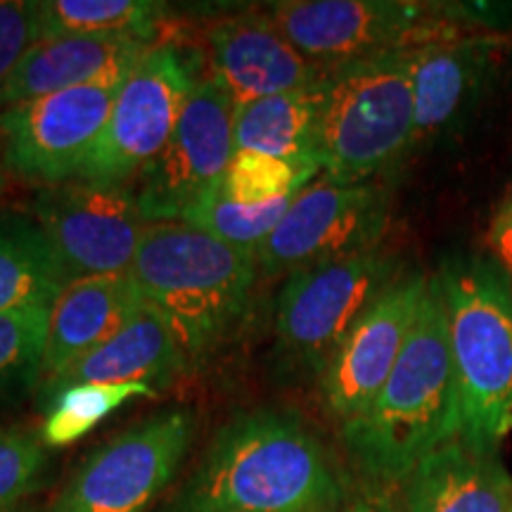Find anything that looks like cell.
<instances>
[{
	"label": "cell",
	"mask_w": 512,
	"mask_h": 512,
	"mask_svg": "<svg viewBox=\"0 0 512 512\" xmlns=\"http://www.w3.org/2000/svg\"><path fill=\"white\" fill-rule=\"evenodd\" d=\"M460 437V401L444 299L430 275L411 335L380 394L342 425L354 470L377 489L403 484L437 448Z\"/></svg>",
	"instance_id": "6da1fadb"
},
{
	"label": "cell",
	"mask_w": 512,
	"mask_h": 512,
	"mask_svg": "<svg viewBox=\"0 0 512 512\" xmlns=\"http://www.w3.org/2000/svg\"><path fill=\"white\" fill-rule=\"evenodd\" d=\"M344 489L297 415L249 411L216 432L178 498L181 512H337Z\"/></svg>",
	"instance_id": "7a4b0ae2"
},
{
	"label": "cell",
	"mask_w": 512,
	"mask_h": 512,
	"mask_svg": "<svg viewBox=\"0 0 512 512\" xmlns=\"http://www.w3.org/2000/svg\"><path fill=\"white\" fill-rule=\"evenodd\" d=\"M256 256L183 221L150 223L128 275L169 323L188 370L202 368L247 313Z\"/></svg>",
	"instance_id": "3957f363"
},
{
	"label": "cell",
	"mask_w": 512,
	"mask_h": 512,
	"mask_svg": "<svg viewBox=\"0 0 512 512\" xmlns=\"http://www.w3.org/2000/svg\"><path fill=\"white\" fill-rule=\"evenodd\" d=\"M437 283L458 382V439L494 456L512 430V278L491 256L453 254Z\"/></svg>",
	"instance_id": "277c9868"
},
{
	"label": "cell",
	"mask_w": 512,
	"mask_h": 512,
	"mask_svg": "<svg viewBox=\"0 0 512 512\" xmlns=\"http://www.w3.org/2000/svg\"><path fill=\"white\" fill-rule=\"evenodd\" d=\"M415 145L411 50L325 69L318 162L339 183H368Z\"/></svg>",
	"instance_id": "5b68a950"
},
{
	"label": "cell",
	"mask_w": 512,
	"mask_h": 512,
	"mask_svg": "<svg viewBox=\"0 0 512 512\" xmlns=\"http://www.w3.org/2000/svg\"><path fill=\"white\" fill-rule=\"evenodd\" d=\"M401 275L399 256L382 247L290 273L275 304L280 354L323 375L358 318Z\"/></svg>",
	"instance_id": "8992f818"
},
{
	"label": "cell",
	"mask_w": 512,
	"mask_h": 512,
	"mask_svg": "<svg viewBox=\"0 0 512 512\" xmlns=\"http://www.w3.org/2000/svg\"><path fill=\"white\" fill-rule=\"evenodd\" d=\"M266 15L320 69L413 50L467 31L448 17L444 3L408 0H283L266 5Z\"/></svg>",
	"instance_id": "52a82bcc"
},
{
	"label": "cell",
	"mask_w": 512,
	"mask_h": 512,
	"mask_svg": "<svg viewBox=\"0 0 512 512\" xmlns=\"http://www.w3.org/2000/svg\"><path fill=\"white\" fill-rule=\"evenodd\" d=\"M195 69L174 43H155L121 83L117 100L76 178L131 185L159 155L181 119Z\"/></svg>",
	"instance_id": "ba28073f"
},
{
	"label": "cell",
	"mask_w": 512,
	"mask_h": 512,
	"mask_svg": "<svg viewBox=\"0 0 512 512\" xmlns=\"http://www.w3.org/2000/svg\"><path fill=\"white\" fill-rule=\"evenodd\" d=\"M34 221L67 283L131 271L150 226L133 185L81 178L38 190Z\"/></svg>",
	"instance_id": "9c48e42d"
},
{
	"label": "cell",
	"mask_w": 512,
	"mask_h": 512,
	"mask_svg": "<svg viewBox=\"0 0 512 512\" xmlns=\"http://www.w3.org/2000/svg\"><path fill=\"white\" fill-rule=\"evenodd\" d=\"M235 102L211 74L197 76L181 119L138 176V202L147 223L181 221L204 197L221 188L230 159Z\"/></svg>",
	"instance_id": "30bf717a"
},
{
	"label": "cell",
	"mask_w": 512,
	"mask_h": 512,
	"mask_svg": "<svg viewBox=\"0 0 512 512\" xmlns=\"http://www.w3.org/2000/svg\"><path fill=\"white\" fill-rule=\"evenodd\" d=\"M389 192L384 185L339 183L323 176L294 197L280 226L256 249L266 273H294L370 252L389 228Z\"/></svg>",
	"instance_id": "8fae6325"
},
{
	"label": "cell",
	"mask_w": 512,
	"mask_h": 512,
	"mask_svg": "<svg viewBox=\"0 0 512 512\" xmlns=\"http://www.w3.org/2000/svg\"><path fill=\"white\" fill-rule=\"evenodd\" d=\"M195 434L188 411L159 413L93 451L53 512H145L176 477Z\"/></svg>",
	"instance_id": "7c38bea8"
},
{
	"label": "cell",
	"mask_w": 512,
	"mask_h": 512,
	"mask_svg": "<svg viewBox=\"0 0 512 512\" xmlns=\"http://www.w3.org/2000/svg\"><path fill=\"white\" fill-rule=\"evenodd\" d=\"M124 81L126 76L88 83L0 112L5 169L41 188L74 181Z\"/></svg>",
	"instance_id": "4fadbf2b"
},
{
	"label": "cell",
	"mask_w": 512,
	"mask_h": 512,
	"mask_svg": "<svg viewBox=\"0 0 512 512\" xmlns=\"http://www.w3.org/2000/svg\"><path fill=\"white\" fill-rule=\"evenodd\" d=\"M430 275L403 273L389 285L339 344L320 375L328 411L342 422L361 415L392 375L411 335Z\"/></svg>",
	"instance_id": "5bb4252c"
},
{
	"label": "cell",
	"mask_w": 512,
	"mask_h": 512,
	"mask_svg": "<svg viewBox=\"0 0 512 512\" xmlns=\"http://www.w3.org/2000/svg\"><path fill=\"white\" fill-rule=\"evenodd\" d=\"M505 46V36L458 31L411 50L415 145L472 117L501 69Z\"/></svg>",
	"instance_id": "9a60e30c"
},
{
	"label": "cell",
	"mask_w": 512,
	"mask_h": 512,
	"mask_svg": "<svg viewBox=\"0 0 512 512\" xmlns=\"http://www.w3.org/2000/svg\"><path fill=\"white\" fill-rule=\"evenodd\" d=\"M207 62V74L226 88L235 107L313 86L325 72L287 41L266 10L240 12L211 24Z\"/></svg>",
	"instance_id": "2e32d148"
},
{
	"label": "cell",
	"mask_w": 512,
	"mask_h": 512,
	"mask_svg": "<svg viewBox=\"0 0 512 512\" xmlns=\"http://www.w3.org/2000/svg\"><path fill=\"white\" fill-rule=\"evenodd\" d=\"M152 46L128 36L41 38L0 86V112L69 88L128 76Z\"/></svg>",
	"instance_id": "e0dca14e"
},
{
	"label": "cell",
	"mask_w": 512,
	"mask_h": 512,
	"mask_svg": "<svg viewBox=\"0 0 512 512\" xmlns=\"http://www.w3.org/2000/svg\"><path fill=\"white\" fill-rule=\"evenodd\" d=\"M147 302L128 273L72 280L48 306L43 382L117 335Z\"/></svg>",
	"instance_id": "ac0fdd59"
},
{
	"label": "cell",
	"mask_w": 512,
	"mask_h": 512,
	"mask_svg": "<svg viewBox=\"0 0 512 512\" xmlns=\"http://www.w3.org/2000/svg\"><path fill=\"white\" fill-rule=\"evenodd\" d=\"M403 512H510L512 477L498 453L453 439L430 453L401 484Z\"/></svg>",
	"instance_id": "d6986e66"
},
{
	"label": "cell",
	"mask_w": 512,
	"mask_h": 512,
	"mask_svg": "<svg viewBox=\"0 0 512 512\" xmlns=\"http://www.w3.org/2000/svg\"><path fill=\"white\" fill-rule=\"evenodd\" d=\"M188 370L181 344L169 323L145 304L117 335L76 361L55 380L43 382V396L72 384H147L164 389Z\"/></svg>",
	"instance_id": "ffe728a7"
},
{
	"label": "cell",
	"mask_w": 512,
	"mask_h": 512,
	"mask_svg": "<svg viewBox=\"0 0 512 512\" xmlns=\"http://www.w3.org/2000/svg\"><path fill=\"white\" fill-rule=\"evenodd\" d=\"M320 81L235 107V150H254L290 162H318ZM320 164V162H318Z\"/></svg>",
	"instance_id": "44dd1931"
},
{
	"label": "cell",
	"mask_w": 512,
	"mask_h": 512,
	"mask_svg": "<svg viewBox=\"0 0 512 512\" xmlns=\"http://www.w3.org/2000/svg\"><path fill=\"white\" fill-rule=\"evenodd\" d=\"M67 285L34 219H0V313L53 304Z\"/></svg>",
	"instance_id": "7402d4cb"
},
{
	"label": "cell",
	"mask_w": 512,
	"mask_h": 512,
	"mask_svg": "<svg viewBox=\"0 0 512 512\" xmlns=\"http://www.w3.org/2000/svg\"><path fill=\"white\" fill-rule=\"evenodd\" d=\"M36 5L41 38L128 36L157 43L166 17V5L152 0H36Z\"/></svg>",
	"instance_id": "603a6c76"
},
{
	"label": "cell",
	"mask_w": 512,
	"mask_h": 512,
	"mask_svg": "<svg viewBox=\"0 0 512 512\" xmlns=\"http://www.w3.org/2000/svg\"><path fill=\"white\" fill-rule=\"evenodd\" d=\"M140 396H157V389L138 382L62 387L46 394L48 408L38 434L48 448H64L86 437L102 420Z\"/></svg>",
	"instance_id": "cb8c5ba5"
},
{
	"label": "cell",
	"mask_w": 512,
	"mask_h": 512,
	"mask_svg": "<svg viewBox=\"0 0 512 512\" xmlns=\"http://www.w3.org/2000/svg\"><path fill=\"white\" fill-rule=\"evenodd\" d=\"M320 171L323 166L318 162H290L264 152L235 150L223 174L221 192L238 207H266L299 195L306 185L316 181Z\"/></svg>",
	"instance_id": "d4e9b609"
},
{
	"label": "cell",
	"mask_w": 512,
	"mask_h": 512,
	"mask_svg": "<svg viewBox=\"0 0 512 512\" xmlns=\"http://www.w3.org/2000/svg\"><path fill=\"white\" fill-rule=\"evenodd\" d=\"M46 335V306L0 313V406L43 380Z\"/></svg>",
	"instance_id": "484cf974"
},
{
	"label": "cell",
	"mask_w": 512,
	"mask_h": 512,
	"mask_svg": "<svg viewBox=\"0 0 512 512\" xmlns=\"http://www.w3.org/2000/svg\"><path fill=\"white\" fill-rule=\"evenodd\" d=\"M294 197L266 204V207L249 209L228 202L219 188L216 192H211L209 197H204L200 204H195L181 221L211 235V238L226 242L230 247L256 254V249L264 245L268 235L285 219Z\"/></svg>",
	"instance_id": "4316f807"
},
{
	"label": "cell",
	"mask_w": 512,
	"mask_h": 512,
	"mask_svg": "<svg viewBox=\"0 0 512 512\" xmlns=\"http://www.w3.org/2000/svg\"><path fill=\"white\" fill-rule=\"evenodd\" d=\"M48 470V446L41 434L22 427L0 430V512L17 510L41 486Z\"/></svg>",
	"instance_id": "83f0119b"
},
{
	"label": "cell",
	"mask_w": 512,
	"mask_h": 512,
	"mask_svg": "<svg viewBox=\"0 0 512 512\" xmlns=\"http://www.w3.org/2000/svg\"><path fill=\"white\" fill-rule=\"evenodd\" d=\"M38 38L36 0H0V86Z\"/></svg>",
	"instance_id": "f1b7e54d"
},
{
	"label": "cell",
	"mask_w": 512,
	"mask_h": 512,
	"mask_svg": "<svg viewBox=\"0 0 512 512\" xmlns=\"http://www.w3.org/2000/svg\"><path fill=\"white\" fill-rule=\"evenodd\" d=\"M486 245H489L491 259H494L512 278V192L508 200L503 202V207L498 209V214L494 216Z\"/></svg>",
	"instance_id": "f546056e"
},
{
	"label": "cell",
	"mask_w": 512,
	"mask_h": 512,
	"mask_svg": "<svg viewBox=\"0 0 512 512\" xmlns=\"http://www.w3.org/2000/svg\"><path fill=\"white\" fill-rule=\"evenodd\" d=\"M347 512H403L401 503L389 498L382 489L368 491V494L358 496L354 503L349 505Z\"/></svg>",
	"instance_id": "4dcf8cb0"
},
{
	"label": "cell",
	"mask_w": 512,
	"mask_h": 512,
	"mask_svg": "<svg viewBox=\"0 0 512 512\" xmlns=\"http://www.w3.org/2000/svg\"><path fill=\"white\" fill-rule=\"evenodd\" d=\"M5 185H8V169H5V162H3V155H0V195H3Z\"/></svg>",
	"instance_id": "1f68e13d"
},
{
	"label": "cell",
	"mask_w": 512,
	"mask_h": 512,
	"mask_svg": "<svg viewBox=\"0 0 512 512\" xmlns=\"http://www.w3.org/2000/svg\"><path fill=\"white\" fill-rule=\"evenodd\" d=\"M8 512H27V510H22V508H17V510H8Z\"/></svg>",
	"instance_id": "d6a6232c"
},
{
	"label": "cell",
	"mask_w": 512,
	"mask_h": 512,
	"mask_svg": "<svg viewBox=\"0 0 512 512\" xmlns=\"http://www.w3.org/2000/svg\"><path fill=\"white\" fill-rule=\"evenodd\" d=\"M510 512H512V508H510Z\"/></svg>",
	"instance_id": "836d02e7"
}]
</instances>
